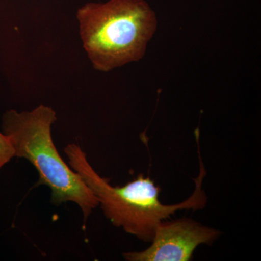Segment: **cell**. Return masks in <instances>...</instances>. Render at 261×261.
<instances>
[{
  "label": "cell",
  "instance_id": "7a4b0ae2",
  "mask_svg": "<svg viewBox=\"0 0 261 261\" xmlns=\"http://www.w3.org/2000/svg\"><path fill=\"white\" fill-rule=\"evenodd\" d=\"M76 18L84 50L101 72L142 59L158 25L145 0L88 3L79 8Z\"/></svg>",
  "mask_w": 261,
  "mask_h": 261
},
{
  "label": "cell",
  "instance_id": "6da1fadb",
  "mask_svg": "<svg viewBox=\"0 0 261 261\" xmlns=\"http://www.w3.org/2000/svg\"><path fill=\"white\" fill-rule=\"evenodd\" d=\"M68 165L97 197L106 219L116 227L137 237L142 241L151 242L158 224L169 219L176 211L183 209L199 210L205 207L207 196L202 190L205 168L200 152V172L195 178V189L187 200L176 205H163L159 200L161 188L149 176L140 173L137 178L123 187H113L92 167L87 154L78 144L70 143L64 148Z\"/></svg>",
  "mask_w": 261,
  "mask_h": 261
},
{
  "label": "cell",
  "instance_id": "5b68a950",
  "mask_svg": "<svg viewBox=\"0 0 261 261\" xmlns=\"http://www.w3.org/2000/svg\"><path fill=\"white\" fill-rule=\"evenodd\" d=\"M15 157V151L8 136L0 132V170Z\"/></svg>",
  "mask_w": 261,
  "mask_h": 261
},
{
  "label": "cell",
  "instance_id": "277c9868",
  "mask_svg": "<svg viewBox=\"0 0 261 261\" xmlns=\"http://www.w3.org/2000/svg\"><path fill=\"white\" fill-rule=\"evenodd\" d=\"M221 231L183 218L161 221L148 248L123 253L128 261H188L195 249L202 244L211 245Z\"/></svg>",
  "mask_w": 261,
  "mask_h": 261
},
{
  "label": "cell",
  "instance_id": "3957f363",
  "mask_svg": "<svg viewBox=\"0 0 261 261\" xmlns=\"http://www.w3.org/2000/svg\"><path fill=\"white\" fill-rule=\"evenodd\" d=\"M56 121V111L40 105L32 111L9 110L3 115L2 125L3 133L14 147L15 157L28 161L39 173L38 185L50 189L51 202L56 205L76 204L85 225L99 202L80 175L58 152L51 137V126Z\"/></svg>",
  "mask_w": 261,
  "mask_h": 261
}]
</instances>
